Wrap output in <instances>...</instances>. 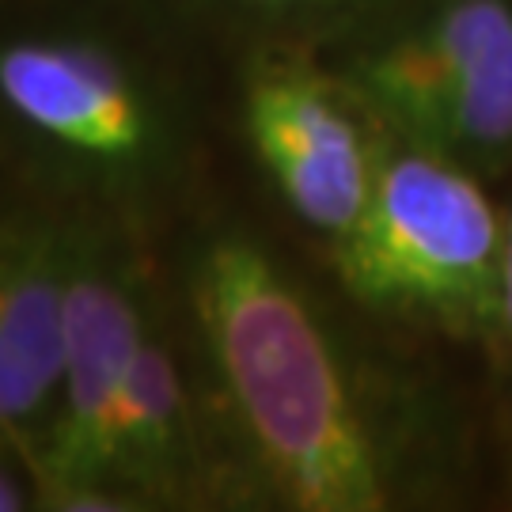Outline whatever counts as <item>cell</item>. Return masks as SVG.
<instances>
[{
    "instance_id": "cell-1",
    "label": "cell",
    "mask_w": 512,
    "mask_h": 512,
    "mask_svg": "<svg viewBox=\"0 0 512 512\" xmlns=\"http://www.w3.org/2000/svg\"><path fill=\"white\" fill-rule=\"evenodd\" d=\"M186 296L239 440L270 494L300 512H380L403 448L277 258L239 232L190 255Z\"/></svg>"
},
{
    "instance_id": "cell-2",
    "label": "cell",
    "mask_w": 512,
    "mask_h": 512,
    "mask_svg": "<svg viewBox=\"0 0 512 512\" xmlns=\"http://www.w3.org/2000/svg\"><path fill=\"white\" fill-rule=\"evenodd\" d=\"M334 73L391 141L471 171L512 160V0H395Z\"/></svg>"
},
{
    "instance_id": "cell-3",
    "label": "cell",
    "mask_w": 512,
    "mask_h": 512,
    "mask_svg": "<svg viewBox=\"0 0 512 512\" xmlns=\"http://www.w3.org/2000/svg\"><path fill=\"white\" fill-rule=\"evenodd\" d=\"M501 243L505 220L478 171L387 137L365 209L334 243V266L368 308L486 334Z\"/></svg>"
},
{
    "instance_id": "cell-4",
    "label": "cell",
    "mask_w": 512,
    "mask_h": 512,
    "mask_svg": "<svg viewBox=\"0 0 512 512\" xmlns=\"http://www.w3.org/2000/svg\"><path fill=\"white\" fill-rule=\"evenodd\" d=\"M0 114L65 179L107 198L148 190L175 148L164 95L95 35L42 31L0 42Z\"/></svg>"
},
{
    "instance_id": "cell-5",
    "label": "cell",
    "mask_w": 512,
    "mask_h": 512,
    "mask_svg": "<svg viewBox=\"0 0 512 512\" xmlns=\"http://www.w3.org/2000/svg\"><path fill=\"white\" fill-rule=\"evenodd\" d=\"M141 285L103 236H73L65 353L54 414L31 459L35 494L54 509H133L107 490V448L129 365L148 327Z\"/></svg>"
},
{
    "instance_id": "cell-6",
    "label": "cell",
    "mask_w": 512,
    "mask_h": 512,
    "mask_svg": "<svg viewBox=\"0 0 512 512\" xmlns=\"http://www.w3.org/2000/svg\"><path fill=\"white\" fill-rule=\"evenodd\" d=\"M243 126L293 217L338 239L361 217L387 133L334 69L266 50L243 76Z\"/></svg>"
},
{
    "instance_id": "cell-7",
    "label": "cell",
    "mask_w": 512,
    "mask_h": 512,
    "mask_svg": "<svg viewBox=\"0 0 512 512\" xmlns=\"http://www.w3.org/2000/svg\"><path fill=\"white\" fill-rule=\"evenodd\" d=\"M73 236L50 220H0V440L35 456L61 384Z\"/></svg>"
},
{
    "instance_id": "cell-8",
    "label": "cell",
    "mask_w": 512,
    "mask_h": 512,
    "mask_svg": "<svg viewBox=\"0 0 512 512\" xmlns=\"http://www.w3.org/2000/svg\"><path fill=\"white\" fill-rule=\"evenodd\" d=\"M205 456L190 387L175 346L148 311L137 357L129 365L107 448V490L133 505H175L202 494Z\"/></svg>"
},
{
    "instance_id": "cell-9",
    "label": "cell",
    "mask_w": 512,
    "mask_h": 512,
    "mask_svg": "<svg viewBox=\"0 0 512 512\" xmlns=\"http://www.w3.org/2000/svg\"><path fill=\"white\" fill-rule=\"evenodd\" d=\"M209 12L266 35H353L395 0H198Z\"/></svg>"
},
{
    "instance_id": "cell-10",
    "label": "cell",
    "mask_w": 512,
    "mask_h": 512,
    "mask_svg": "<svg viewBox=\"0 0 512 512\" xmlns=\"http://www.w3.org/2000/svg\"><path fill=\"white\" fill-rule=\"evenodd\" d=\"M505 361L512 365V213L505 220V243H501V270H497V296H494V319H490V330Z\"/></svg>"
},
{
    "instance_id": "cell-11",
    "label": "cell",
    "mask_w": 512,
    "mask_h": 512,
    "mask_svg": "<svg viewBox=\"0 0 512 512\" xmlns=\"http://www.w3.org/2000/svg\"><path fill=\"white\" fill-rule=\"evenodd\" d=\"M31 494H35V490H27L23 471L16 475V467H12V459H8V440H0V512L27 509V505H31L27 497Z\"/></svg>"
}]
</instances>
